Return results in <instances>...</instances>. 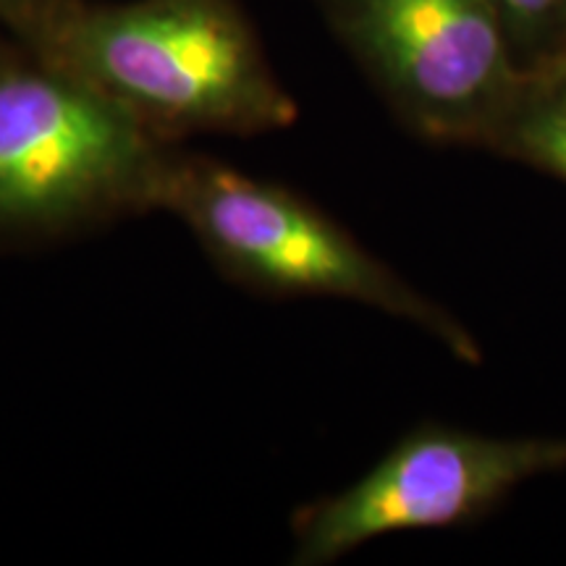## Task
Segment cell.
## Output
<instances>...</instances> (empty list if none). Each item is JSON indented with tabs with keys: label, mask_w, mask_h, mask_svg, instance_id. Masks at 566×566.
Wrapping results in <instances>:
<instances>
[{
	"label": "cell",
	"mask_w": 566,
	"mask_h": 566,
	"mask_svg": "<svg viewBox=\"0 0 566 566\" xmlns=\"http://www.w3.org/2000/svg\"><path fill=\"white\" fill-rule=\"evenodd\" d=\"M34 48L163 145L260 137L300 116L237 0H74Z\"/></svg>",
	"instance_id": "obj_1"
},
{
	"label": "cell",
	"mask_w": 566,
	"mask_h": 566,
	"mask_svg": "<svg viewBox=\"0 0 566 566\" xmlns=\"http://www.w3.org/2000/svg\"><path fill=\"white\" fill-rule=\"evenodd\" d=\"M158 210L179 218L210 263L239 286L268 296L357 302L424 331L459 363H483V346L457 315L283 184L174 145L153 187Z\"/></svg>",
	"instance_id": "obj_2"
},
{
	"label": "cell",
	"mask_w": 566,
	"mask_h": 566,
	"mask_svg": "<svg viewBox=\"0 0 566 566\" xmlns=\"http://www.w3.org/2000/svg\"><path fill=\"white\" fill-rule=\"evenodd\" d=\"M168 147L66 71L0 69V226L95 229L153 212Z\"/></svg>",
	"instance_id": "obj_3"
},
{
	"label": "cell",
	"mask_w": 566,
	"mask_h": 566,
	"mask_svg": "<svg viewBox=\"0 0 566 566\" xmlns=\"http://www.w3.org/2000/svg\"><path fill=\"white\" fill-rule=\"evenodd\" d=\"M417 139L485 150L522 71L491 0H310Z\"/></svg>",
	"instance_id": "obj_4"
},
{
	"label": "cell",
	"mask_w": 566,
	"mask_h": 566,
	"mask_svg": "<svg viewBox=\"0 0 566 566\" xmlns=\"http://www.w3.org/2000/svg\"><path fill=\"white\" fill-rule=\"evenodd\" d=\"M556 472H566V436L415 424L363 478L296 509L289 564L328 566L386 535L475 525L520 485Z\"/></svg>",
	"instance_id": "obj_5"
},
{
	"label": "cell",
	"mask_w": 566,
	"mask_h": 566,
	"mask_svg": "<svg viewBox=\"0 0 566 566\" xmlns=\"http://www.w3.org/2000/svg\"><path fill=\"white\" fill-rule=\"evenodd\" d=\"M488 153L566 184V59L522 74Z\"/></svg>",
	"instance_id": "obj_6"
},
{
	"label": "cell",
	"mask_w": 566,
	"mask_h": 566,
	"mask_svg": "<svg viewBox=\"0 0 566 566\" xmlns=\"http://www.w3.org/2000/svg\"><path fill=\"white\" fill-rule=\"evenodd\" d=\"M522 74L566 59V0H491Z\"/></svg>",
	"instance_id": "obj_7"
},
{
	"label": "cell",
	"mask_w": 566,
	"mask_h": 566,
	"mask_svg": "<svg viewBox=\"0 0 566 566\" xmlns=\"http://www.w3.org/2000/svg\"><path fill=\"white\" fill-rule=\"evenodd\" d=\"M74 0H0V13L38 42Z\"/></svg>",
	"instance_id": "obj_8"
}]
</instances>
